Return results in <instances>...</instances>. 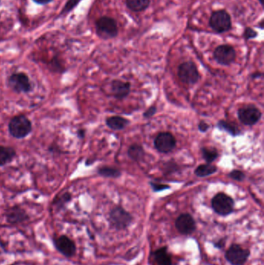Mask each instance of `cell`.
<instances>
[{
	"instance_id": "cell-24",
	"label": "cell",
	"mask_w": 264,
	"mask_h": 265,
	"mask_svg": "<svg viewBox=\"0 0 264 265\" xmlns=\"http://www.w3.org/2000/svg\"><path fill=\"white\" fill-rule=\"evenodd\" d=\"M202 154L207 164H211L219 157V153L216 149L208 148V147L202 148Z\"/></svg>"
},
{
	"instance_id": "cell-33",
	"label": "cell",
	"mask_w": 264,
	"mask_h": 265,
	"mask_svg": "<svg viewBox=\"0 0 264 265\" xmlns=\"http://www.w3.org/2000/svg\"><path fill=\"white\" fill-rule=\"evenodd\" d=\"M35 2H37V3L45 4L47 2H51V0H34Z\"/></svg>"
},
{
	"instance_id": "cell-29",
	"label": "cell",
	"mask_w": 264,
	"mask_h": 265,
	"mask_svg": "<svg viewBox=\"0 0 264 265\" xmlns=\"http://www.w3.org/2000/svg\"><path fill=\"white\" fill-rule=\"evenodd\" d=\"M152 188L154 192H161V191L165 190L170 188V186L167 185H162V184L150 183Z\"/></svg>"
},
{
	"instance_id": "cell-25",
	"label": "cell",
	"mask_w": 264,
	"mask_h": 265,
	"mask_svg": "<svg viewBox=\"0 0 264 265\" xmlns=\"http://www.w3.org/2000/svg\"><path fill=\"white\" fill-rule=\"evenodd\" d=\"M229 176L230 178L238 181H243L246 178L245 174L240 170H233L230 173Z\"/></svg>"
},
{
	"instance_id": "cell-5",
	"label": "cell",
	"mask_w": 264,
	"mask_h": 265,
	"mask_svg": "<svg viewBox=\"0 0 264 265\" xmlns=\"http://www.w3.org/2000/svg\"><path fill=\"white\" fill-rule=\"evenodd\" d=\"M234 200L224 192L216 194L212 199L214 212L219 216H226L234 211Z\"/></svg>"
},
{
	"instance_id": "cell-32",
	"label": "cell",
	"mask_w": 264,
	"mask_h": 265,
	"mask_svg": "<svg viewBox=\"0 0 264 265\" xmlns=\"http://www.w3.org/2000/svg\"><path fill=\"white\" fill-rule=\"evenodd\" d=\"M225 241L224 240H220L218 243L214 244L215 246L216 247V248H223L225 246Z\"/></svg>"
},
{
	"instance_id": "cell-26",
	"label": "cell",
	"mask_w": 264,
	"mask_h": 265,
	"mask_svg": "<svg viewBox=\"0 0 264 265\" xmlns=\"http://www.w3.org/2000/svg\"><path fill=\"white\" fill-rule=\"evenodd\" d=\"M258 33L251 27H246L244 30V37L246 40H251L258 37Z\"/></svg>"
},
{
	"instance_id": "cell-6",
	"label": "cell",
	"mask_w": 264,
	"mask_h": 265,
	"mask_svg": "<svg viewBox=\"0 0 264 265\" xmlns=\"http://www.w3.org/2000/svg\"><path fill=\"white\" fill-rule=\"evenodd\" d=\"M177 75L183 83L187 85H195L200 79L198 68L193 61H186L178 67Z\"/></svg>"
},
{
	"instance_id": "cell-2",
	"label": "cell",
	"mask_w": 264,
	"mask_h": 265,
	"mask_svg": "<svg viewBox=\"0 0 264 265\" xmlns=\"http://www.w3.org/2000/svg\"><path fill=\"white\" fill-rule=\"evenodd\" d=\"M96 33L104 40L114 38L119 33L117 21L110 16L99 18L96 23Z\"/></svg>"
},
{
	"instance_id": "cell-18",
	"label": "cell",
	"mask_w": 264,
	"mask_h": 265,
	"mask_svg": "<svg viewBox=\"0 0 264 265\" xmlns=\"http://www.w3.org/2000/svg\"><path fill=\"white\" fill-rule=\"evenodd\" d=\"M150 0H126V5L132 12H142L149 7Z\"/></svg>"
},
{
	"instance_id": "cell-22",
	"label": "cell",
	"mask_w": 264,
	"mask_h": 265,
	"mask_svg": "<svg viewBox=\"0 0 264 265\" xmlns=\"http://www.w3.org/2000/svg\"><path fill=\"white\" fill-rule=\"evenodd\" d=\"M218 128L222 131H226L228 133H230L232 136H238L240 134V130L237 128V126L233 125L231 123L227 121H220L217 124Z\"/></svg>"
},
{
	"instance_id": "cell-19",
	"label": "cell",
	"mask_w": 264,
	"mask_h": 265,
	"mask_svg": "<svg viewBox=\"0 0 264 265\" xmlns=\"http://www.w3.org/2000/svg\"><path fill=\"white\" fill-rule=\"evenodd\" d=\"M15 156L16 151L12 147L0 146V166H3L10 162Z\"/></svg>"
},
{
	"instance_id": "cell-30",
	"label": "cell",
	"mask_w": 264,
	"mask_h": 265,
	"mask_svg": "<svg viewBox=\"0 0 264 265\" xmlns=\"http://www.w3.org/2000/svg\"><path fill=\"white\" fill-rule=\"evenodd\" d=\"M156 113V107H150L146 111H145L143 113V117L145 118H150V117L154 116V114Z\"/></svg>"
},
{
	"instance_id": "cell-35",
	"label": "cell",
	"mask_w": 264,
	"mask_h": 265,
	"mask_svg": "<svg viewBox=\"0 0 264 265\" xmlns=\"http://www.w3.org/2000/svg\"><path fill=\"white\" fill-rule=\"evenodd\" d=\"M78 133H79V135H80L81 138L84 137V136H85V131H78Z\"/></svg>"
},
{
	"instance_id": "cell-3",
	"label": "cell",
	"mask_w": 264,
	"mask_h": 265,
	"mask_svg": "<svg viewBox=\"0 0 264 265\" xmlns=\"http://www.w3.org/2000/svg\"><path fill=\"white\" fill-rule=\"evenodd\" d=\"M132 215L121 206L113 208L110 211L109 217L110 225L117 230L128 228L132 223Z\"/></svg>"
},
{
	"instance_id": "cell-4",
	"label": "cell",
	"mask_w": 264,
	"mask_h": 265,
	"mask_svg": "<svg viewBox=\"0 0 264 265\" xmlns=\"http://www.w3.org/2000/svg\"><path fill=\"white\" fill-rule=\"evenodd\" d=\"M32 125L30 120L24 115H19L11 119L9 124V133L13 137L21 139L31 132Z\"/></svg>"
},
{
	"instance_id": "cell-34",
	"label": "cell",
	"mask_w": 264,
	"mask_h": 265,
	"mask_svg": "<svg viewBox=\"0 0 264 265\" xmlns=\"http://www.w3.org/2000/svg\"><path fill=\"white\" fill-rule=\"evenodd\" d=\"M260 76H262V74L257 72V73L252 75V78H260Z\"/></svg>"
},
{
	"instance_id": "cell-1",
	"label": "cell",
	"mask_w": 264,
	"mask_h": 265,
	"mask_svg": "<svg viewBox=\"0 0 264 265\" xmlns=\"http://www.w3.org/2000/svg\"><path fill=\"white\" fill-rule=\"evenodd\" d=\"M209 24L212 30L216 33H226L231 30V16L225 9L214 11L209 19Z\"/></svg>"
},
{
	"instance_id": "cell-11",
	"label": "cell",
	"mask_w": 264,
	"mask_h": 265,
	"mask_svg": "<svg viewBox=\"0 0 264 265\" xmlns=\"http://www.w3.org/2000/svg\"><path fill=\"white\" fill-rule=\"evenodd\" d=\"M8 84L16 93H28L31 90L30 79L24 73L12 74L8 79Z\"/></svg>"
},
{
	"instance_id": "cell-15",
	"label": "cell",
	"mask_w": 264,
	"mask_h": 265,
	"mask_svg": "<svg viewBox=\"0 0 264 265\" xmlns=\"http://www.w3.org/2000/svg\"><path fill=\"white\" fill-rule=\"evenodd\" d=\"M112 92L117 100H124L131 93V85L130 82L121 80H114L112 82Z\"/></svg>"
},
{
	"instance_id": "cell-23",
	"label": "cell",
	"mask_w": 264,
	"mask_h": 265,
	"mask_svg": "<svg viewBox=\"0 0 264 265\" xmlns=\"http://www.w3.org/2000/svg\"><path fill=\"white\" fill-rule=\"evenodd\" d=\"M99 174L102 176L106 177V178H120L121 176V171L120 170L115 168V167H100L99 169Z\"/></svg>"
},
{
	"instance_id": "cell-36",
	"label": "cell",
	"mask_w": 264,
	"mask_h": 265,
	"mask_svg": "<svg viewBox=\"0 0 264 265\" xmlns=\"http://www.w3.org/2000/svg\"><path fill=\"white\" fill-rule=\"evenodd\" d=\"M259 2H261V5H263V0H259Z\"/></svg>"
},
{
	"instance_id": "cell-13",
	"label": "cell",
	"mask_w": 264,
	"mask_h": 265,
	"mask_svg": "<svg viewBox=\"0 0 264 265\" xmlns=\"http://www.w3.org/2000/svg\"><path fill=\"white\" fill-rule=\"evenodd\" d=\"M54 246L61 255L67 258H71L76 253V246L72 240L67 236L63 235L54 240Z\"/></svg>"
},
{
	"instance_id": "cell-16",
	"label": "cell",
	"mask_w": 264,
	"mask_h": 265,
	"mask_svg": "<svg viewBox=\"0 0 264 265\" xmlns=\"http://www.w3.org/2000/svg\"><path fill=\"white\" fill-rule=\"evenodd\" d=\"M153 258L156 265H172V259L167 247H163L155 251L153 253Z\"/></svg>"
},
{
	"instance_id": "cell-7",
	"label": "cell",
	"mask_w": 264,
	"mask_h": 265,
	"mask_svg": "<svg viewBox=\"0 0 264 265\" xmlns=\"http://www.w3.org/2000/svg\"><path fill=\"white\" fill-rule=\"evenodd\" d=\"M250 256V250L243 248L237 244H232L225 255L226 261L232 265H244Z\"/></svg>"
},
{
	"instance_id": "cell-28",
	"label": "cell",
	"mask_w": 264,
	"mask_h": 265,
	"mask_svg": "<svg viewBox=\"0 0 264 265\" xmlns=\"http://www.w3.org/2000/svg\"><path fill=\"white\" fill-rule=\"evenodd\" d=\"M81 0H69L65 5V8L63 9V12H69L70 10L73 9L74 7L76 6L77 4L80 2Z\"/></svg>"
},
{
	"instance_id": "cell-10",
	"label": "cell",
	"mask_w": 264,
	"mask_h": 265,
	"mask_svg": "<svg viewBox=\"0 0 264 265\" xmlns=\"http://www.w3.org/2000/svg\"><path fill=\"white\" fill-rule=\"evenodd\" d=\"M154 146L160 153H170L175 148V137L170 132H160L155 138Z\"/></svg>"
},
{
	"instance_id": "cell-14",
	"label": "cell",
	"mask_w": 264,
	"mask_h": 265,
	"mask_svg": "<svg viewBox=\"0 0 264 265\" xmlns=\"http://www.w3.org/2000/svg\"><path fill=\"white\" fill-rule=\"evenodd\" d=\"M7 221L12 224L23 223L28 220V215L26 211L19 206H13L7 209L5 212Z\"/></svg>"
},
{
	"instance_id": "cell-20",
	"label": "cell",
	"mask_w": 264,
	"mask_h": 265,
	"mask_svg": "<svg viewBox=\"0 0 264 265\" xmlns=\"http://www.w3.org/2000/svg\"><path fill=\"white\" fill-rule=\"evenodd\" d=\"M127 154L132 160L140 161L144 157L145 150L142 145L134 143L130 146Z\"/></svg>"
},
{
	"instance_id": "cell-21",
	"label": "cell",
	"mask_w": 264,
	"mask_h": 265,
	"mask_svg": "<svg viewBox=\"0 0 264 265\" xmlns=\"http://www.w3.org/2000/svg\"><path fill=\"white\" fill-rule=\"evenodd\" d=\"M216 171H217V167L213 164H201L195 169V174L199 178H204V177L209 176V175L215 174Z\"/></svg>"
},
{
	"instance_id": "cell-31",
	"label": "cell",
	"mask_w": 264,
	"mask_h": 265,
	"mask_svg": "<svg viewBox=\"0 0 264 265\" xmlns=\"http://www.w3.org/2000/svg\"><path fill=\"white\" fill-rule=\"evenodd\" d=\"M209 129V124L205 123V121H201L198 124V130L202 132H206Z\"/></svg>"
},
{
	"instance_id": "cell-12",
	"label": "cell",
	"mask_w": 264,
	"mask_h": 265,
	"mask_svg": "<svg viewBox=\"0 0 264 265\" xmlns=\"http://www.w3.org/2000/svg\"><path fill=\"white\" fill-rule=\"evenodd\" d=\"M175 227L182 235H191L196 230V222L189 213H183L176 220Z\"/></svg>"
},
{
	"instance_id": "cell-8",
	"label": "cell",
	"mask_w": 264,
	"mask_h": 265,
	"mask_svg": "<svg viewBox=\"0 0 264 265\" xmlns=\"http://www.w3.org/2000/svg\"><path fill=\"white\" fill-rule=\"evenodd\" d=\"M213 57L215 61L219 65L228 66L234 62L237 58V52L231 45L222 44L215 49Z\"/></svg>"
},
{
	"instance_id": "cell-9",
	"label": "cell",
	"mask_w": 264,
	"mask_h": 265,
	"mask_svg": "<svg viewBox=\"0 0 264 265\" xmlns=\"http://www.w3.org/2000/svg\"><path fill=\"white\" fill-rule=\"evenodd\" d=\"M262 113L254 105H248L238 110V118L246 126H254L261 121Z\"/></svg>"
},
{
	"instance_id": "cell-17",
	"label": "cell",
	"mask_w": 264,
	"mask_h": 265,
	"mask_svg": "<svg viewBox=\"0 0 264 265\" xmlns=\"http://www.w3.org/2000/svg\"><path fill=\"white\" fill-rule=\"evenodd\" d=\"M129 124L130 121L127 119L119 116L109 117L106 120V125L108 126L110 129L114 131H122L125 129Z\"/></svg>"
},
{
	"instance_id": "cell-27",
	"label": "cell",
	"mask_w": 264,
	"mask_h": 265,
	"mask_svg": "<svg viewBox=\"0 0 264 265\" xmlns=\"http://www.w3.org/2000/svg\"><path fill=\"white\" fill-rule=\"evenodd\" d=\"M71 199V195L68 193L64 194L61 198L58 199V201L54 203L57 207H62L65 203L68 202Z\"/></svg>"
}]
</instances>
